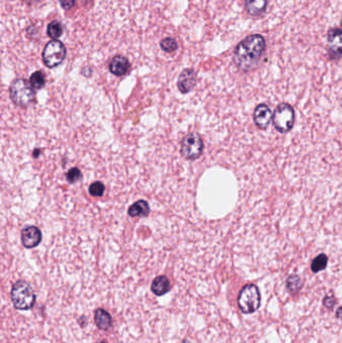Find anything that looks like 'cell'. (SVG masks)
Segmentation results:
<instances>
[{"mask_svg": "<svg viewBox=\"0 0 342 343\" xmlns=\"http://www.w3.org/2000/svg\"><path fill=\"white\" fill-rule=\"evenodd\" d=\"M265 49V38L261 34H251L236 46L234 62L239 69L249 71L259 62Z\"/></svg>", "mask_w": 342, "mask_h": 343, "instance_id": "1", "label": "cell"}, {"mask_svg": "<svg viewBox=\"0 0 342 343\" xmlns=\"http://www.w3.org/2000/svg\"><path fill=\"white\" fill-rule=\"evenodd\" d=\"M11 300L17 310H29L33 307L36 296L29 283L19 280L12 286Z\"/></svg>", "mask_w": 342, "mask_h": 343, "instance_id": "2", "label": "cell"}, {"mask_svg": "<svg viewBox=\"0 0 342 343\" xmlns=\"http://www.w3.org/2000/svg\"><path fill=\"white\" fill-rule=\"evenodd\" d=\"M237 303L244 314H251L257 311L261 305L259 288L254 284L245 285L239 293Z\"/></svg>", "mask_w": 342, "mask_h": 343, "instance_id": "3", "label": "cell"}, {"mask_svg": "<svg viewBox=\"0 0 342 343\" xmlns=\"http://www.w3.org/2000/svg\"><path fill=\"white\" fill-rule=\"evenodd\" d=\"M33 88L25 79H15L10 85V98L12 102L21 108L29 106L34 100Z\"/></svg>", "mask_w": 342, "mask_h": 343, "instance_id": "4", "label": "cell"}, {"mask_svg": "<svg viewBox=\"0 0 342 343\" xmlns=\"http://www.w3.org/2000/svg\"><path fill=\"white\" fill-rule=\"evenodd\" d=\"M65 55L66 49L63 43L58 39H52L46 43L42 52V59L47 67L53 68L62 63Z\"/></svg>", "mask_w": 342, "mask_h": 343, "instance_id": "5", "label": "cell"}, {"mask_svg": "<svg viewBox=\"0 0 342 343\" xmlns=\"http://www.w3.org/2000/svg\"><path fill=\"white\" fill-rule=\"evenodd\" d=\"M294 110L288 104H281L275 110L273 115V124L280 133L289 132L294 124Z\"/></svg>", "mask_w": 342, "mask_h": 343, "instance_id": "6", "label": "cell"}, {"mask_svg": "<svg viewBox=\"0 0 342 343\" xmlns=\"http://www.w3.org/2000/svg\"><path fill=\"white\" fill-rule=\"evenodd\" d=\"M203 141L197 133H190L182 143L181 153L188 160L198 159L203 152Z\"/></svg>", "mask_w": 342, "mask_h": 343, "instance_id": "7", "label": "cell"}, {"mask_svg": "<svg viewBox=\"0 0 342 343\" xmlns=\"http://www.w3.org/2000/svg\"><path fill=\"white\" fill-rule=\"evenodd\" d=\"M328 52L331 59H339L342 56V30L331 28L327 34Z\"/></svg>", "mask_w": 342, "mask_h": 343, "instance_id": "8", "label": "cell"}, {"mask_svg": "<svg viewBox=\"0 0 342 343\" xmlns=\"http://www.w3.org/2000/svg\"><path fill=\"white\" fill-rule=\"evenodd\" d=\"M21 241L24 247L34 248L41 241V233L34 226H27L21 232Z\"/></svg>", "mask_w": 342, "mask_h": 343, "instance_id": "9", "label": "cell"}, {"mask_svg": "<svg viewBox=\"0 0 342 343\" xmlns=\"http://www.w3.org/2000/svg\"><path fill=\"white\" fill-rule=\"evenodd\" d=\"M254 122L260 129H266L273 119L272 112L270 108L266 105H259L254 112Z\"/></svg>", "mask_w": 342, "mask_h": 343, "instance_id": "10", "label": "cell"}, {"mask_svg": "<svg viewBox=\"0 0 342 343\" xmlns=\"http://www.w3.org/2000/svg\"><path fill=\"white\" fill-rule=\"evenodd\" d=\"M196 73L193 69L187 68L184 69L178 79V89L181 93L187 94L193 90L196 84Z\"/></svg>", "mask_w": 342, "mask_h": 343, "instance_id": "11", "label": "cell"}, {"mask_svg": "<svg viewBox=\"0 0 342 343\" xmlns=\"http://www.w3.org/2000/svg\"><path fill=\"white\" fill-rule=\"evenodd\" d=\"M129 68H130L129 60L125 56H122V55L115 56L110 63L111 72L118 76L126 74Z\"/></svg>", "mask_w": 342, "mask_h": 343, "instance_id": "12", "label": "cell"}, {"mask_svg": "<svg viewBox=\"0 0 342 343\" xmlns=\"http://www.w3.org/2000/svg\"><path fill=\"white\" fill-rule=\"evenodd\" d=\"M95 321L97 326L102 330H109L113 325V319L111 314L102 308H99L95 312Z\"/></svg>", "mask_w": 342, "mask_h": 343, "instance_id": "13", "label": "cell"}, {"mask_svg": "<svg viewBox=\"0 0 342 343\" xmlns=\"http://www.w3.org/2000/svg\"><path fill=\"white\" fill-rule=\"evenodd\" d=\"M268 0H245L246 11L252 16L263 14L267 8Z\"/></svg>", "mask_w": 342, "mask_h": 343, "instance_id": "14", "label": "cell"}, {"mask_svg": "<svg viewBox=\"0 0 342 343\" xmlns=\"http://www.w3.org/2000/svg\"><path fill=\"white\" fill-rule=\"evenodd\" d=\"M171 289V284L166 276H158L154 279L152 283V291L157 296H162L169 292Z\"/></svg>", "mask_w": 342, "mask_h": 343, "instance_id": "15", "label": "cell"}, {"mask_svg": "<svg viewBox=\"0 0 342 343\" xmlns=\"http://www.w3.org/2000/svg\"><path fill=\"white\" fill-rule=\"evenodd\" d=\"M150 212V206L146 201L140 200L137 203L133 204L129 208V215L131 217H139V216H147Z\"/></svg>", "mask_w": 342, "mask_h": 343, "instance_id": "16", "label": "cell"}, {"mask_svg": "<svg viewBox=\"0 0 342 343\" xmlns=\"http://www.w3.org/2000/svg\"><path fill=\"white\" fill-rule=\"evenodd\" d=\"M302 280L298 275H290L287 278L286 286L291 294H297L302 288Z\"/></svg>", "mask_w": 342, "mask_h": 343, "instance_id": "17", "label": "cell"}, {"mask_svg": "<svg viewBox=\"0 0 342 343\" xmlns=\"http://www.w3.org/2000/svg\"><path fill=\"white\" fill-rule=\"evenodd\" d=\"M29 83L34 90H40L45 84V76L42 71H35L29 78Z\"/></svg>", "mask_w": 342, "mask_h": 343, "instance_id": "18", "label": "cell"}, {"mask_svg": "<svg viewBox=\"0 0 342 343\" xmlns=\"http://www.w3.org/2000/svg\"><path fill=\"white\" fill-rule=\"evenodd\" d=\"M327 261H328V258L325 254H320L318 255L311 263V270L312 272L314 273H317V272H320L322 270H324L327 266Z\"/></svg>", "mask_w": 342, "mask_h": 343, "instance_id": "19", "label": "cell"}, {"mask_svg": "<svg viewBox=\"0 0 342 343\" xmlns=\"http://www.w3.org/2000/svg\"><path fill=\"white\" fill-rule=\"evenodd\" d=\"M62 25L58 21H52L47 26V34L52 39H58L62 34Z\"/></svg>", "mask_w": 342, "mask_h": 343, "instance_id": "20", "label": "cell"}, {"mask_svg": "<svg viewBox=\"0 0 342 343\" xmlns=\"http://www.w3.org/2000/svg\"><path fill=\"white\" fill-rule=\"evenodd\" d=\"M160 45H161V48H162L164 51L169 52V53L174 52V51L178 48V43H177V41H176L174 38H172V37L164 38V39L161 41Z\"/></svg>", "mask_w": 342, "mask_h": 343, "instance_id": "21", "label": "cell"}, {"mask_svg": "<svg viewBox=\"0 0 342 343\" xmlns=\"http://www.w3.org/2000/svg\"><path fill=\"white\" fill-rule=\"evenodd\" d=\"M105 192V186L101 182H95L90 186V194L94 197H101Z\"/></svg>", "mask_w": 342, "mask_h": 343, "instance_id": "22", "label": "cell"}, {"mask_svg": "<svg viewBox=\"0 0 342 343\" xmlns=\"http://www.w3.org/2000/svg\"><path fill=\"white\" fill-rule=\"evenodd\" d=\"M81 178V173L77 168H72L66 174V179L69 183H74Z\"/></svg>", "mask_w": 342, "mask_h": 343, "instance_id": "23", "label": "cell"}, {"mask_svg": "<svg viewBox=\"0 0 342 343\" xmlns=\"http://www.w3.org/2000/svg\"><path fill=\"white\" fill-rule=\"evenodd\" d=\"M336 304V299L334 297V295L330 294V295H326L323 299V305L327 308V309H332Z\"/></svg>", "mask_w": 342, "mask_h": 343, "instance_id": "24", "label": "cell"}, {"mask_svg": "<svg viewBox=\"0 0 342 343\" xmlns=\"http://www.w3.org/2000/svg\"><path fill=\"white\" fill-rule=\"evenodd\" d=\"M59 2H60V5L63 9L69 10L74 6L75 0H59Z\"/></svg>", "mask_w": 342, "mask_h": 343, "instance_id": "25", "label": "cell"}, {"mask_svg": "<svg viewBox=\"0 0 342 343\" xmlns=\"http://www.w3.org/2000/svg\"><path fill=\"white\" fill-rule=\"evenodd\" d=\"M336 317H337L338 319H340L342 321V306H340V307L337 309V311H336Z\"/></svg>", "mask_w": 342, "mask_h": 343, "instance_id": "26", "label": "cell"}, {"mask_svg": "<svg viewBox=\"0 0 342 343\" xmlns=\"http://www.w3.org/2000/svg\"><path fill=\"white\" fill-rule=\"evenodd\" d=\"M341 26H342V20H341Z\"/></svg>", "mask_w": 342, "mask_h": 343, "instance_id": "27", "label": "cell"}, {"mask_svg": "<svg viewBox=\"0 0 342 343\" xmlns=\"http://www.w3.org/2000/svg\"><path fill=\"white\" fill-rule=\"evenodd\" d=\"M101 343H105V342H101Z\"/></svg>", "mask_w": 342, "mask_h": 343, "instance_id": "28", "label": "cell"}]
</instances>
